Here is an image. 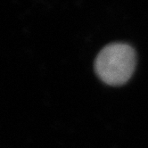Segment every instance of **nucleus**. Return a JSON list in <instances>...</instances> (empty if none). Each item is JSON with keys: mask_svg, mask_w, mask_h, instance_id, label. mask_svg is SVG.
Returning a JSON list of instances; mask_svg holds the SVG:
<instances>
[{"mask_svg": "<svg viewBox=\"0 0 148 148\" xmlns=\"http://www.w3.org/2000/svg\"><path fill=\"white\" fill-rule=\"evenodd\" d=\"M136 64V52L132 47L112 43L100 51L95 61V71L105 84L121 86L131 78Z\"/></svg>", "mask_w": 148, "mask_h": 148, "instance_id": "nucleus-1", "label": "nucleus"}]
</instances>
